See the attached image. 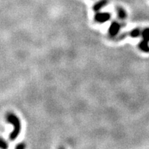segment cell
<instances>
[{
  "instance_id": "1",
  "label": "cell",
  "mask_w": 149,
  "mask_h": 149,
  "mask_svg": "<svg viewBox=\"0 0 149 149\" xmlns=\"http://www.w3.org/2000/svg\"><path fill=\"white\" fill-rule=\"evenodd\" d=\"M6 119L8 122L12 124L14 126V130L12 133H10L9 138L10 140H15L18 135H19L20 131H21V123H20L19 119L14 115L13 113H8L6 116Z\"/></svg>"
},
{
  "instance_id": "2",
  "label": "cell",
  "mask_w": 149,
  "mask_h": 149,
  "mask_svg": "<svg viewBox=\"0 0 149 149\" xmlns=\"http://www.w3.org/2000/svg\"><path fill=\"white\" fill-rule=\"evenodd\" d=\"M143 40L140 44H139V48L142 51L148 53L149 52V46L148 43L149 42V29H146L143 31L142 32Z\"/></svg>"
},
{
  "instance_id": "3",
  "label": "cell",
  "mask_w": 149,
  "mask_h": 149,
  "mask_svg": "<svg viewBox=\"0 0 149 149\" xmlns=\"http://www.w3.org/2000/svg\"><path fill=\"white\" fill-rule=\"evenodd\" d=\"M111 15L108 13H99L96 14L95 19L97 22H100V23H104V22H107L109 20Z\"/></svg>"
},
{
  "instance_id": "4",
  "label": "cell",
  "mask_w": 149,
  "mask_h": 149,
  "mask_svg": "<svg viewBox=\"0 0 149 149\" xmlns=\"http://www.w3.org/2000/svg\"><path fill=\"white\" fill-rule=\"evenodd\" d=\"M120 29V25L117 22H113L109 28V33L111 36H115Z\"/></svg>"
},
{
  "instance_id": "5",
  "label": "cell",
  "mask_w": 149,
  "mask_h": 149,
  "mask_svg": "<svg viewBox=\"0 0 149 149\" xmlns=\"http://www.w3.org/2000/svg\"><path fill=\"white\" fill-rule=\"evenodd\" d=\"M108 3V0H100V1L97 2L93 6V10L95 11H99L101 10L102 8L106 6Z\"/></svg>"
},
{
  "instance_id": "6",
  "label": "cell",
  "mask_w": 149,
  "mask_h": 149,
  "mask_svg": "<svg viewBox=\"0 0 149 149\" xmlns=\"http://www.w3.org/2000/svg\"><path fill=\"white\" fill-rule=\"evenodd\" d=\"M117 13H118V16L120 19L126 18V13L125 10H124L122 8H120V7L117 8Z\"/></svg>"
},
{
  "instance_id": "7",
  "label": "cell",
  "mask_w": 149,
  "mask_h": 149,
  "mask_svg": "<svg viewBox=\"0 0 149 149\" xmlns=\"http://www.w3.org/2000/svg\"><path fill=\"white\" fill-rule=\"evenodd\" d=\"M140 35V31L138 29H134L130 32V36L133 37H137Z\"/></svg>"
},
{
  "instance_id": "8",
  "label": "cell",
  "mask_w": 149,
  "mask_h": 149,
  "mask_svg": "<svg viewBox=\"0 0 149 149\" xmlns=\"http://www.w3.org/2000/svg\"><path fill=\"white\" fill-rule=\"evenodd\" d=\"M0 148H8V144L4 140L2 139H0Z\"/></svg>"
},
{
  "instance_id": "9",
  "label": "cell",
  "mask_w": 149,
  "mask_h": 149,
  "mask_svg": "<svg viewBox=\"0 0 149 149\" xmlns=\"http://www.w3.org/2000/svg\"><path fill=\"white\" fill-rule=\"evenodd\" d=\"M26 147V145L24 144V143H20V144H19L18 145H17L16 146V148H18V149H19V148H24Z\"/></svg>"
}]
</instances>
